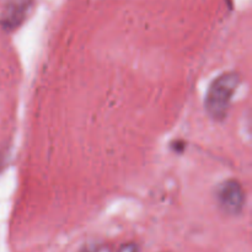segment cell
Instances as JSON below:
<instances>
[{"label": "cell", "instance_id": "obj_1", "mask_svg": "<svg viewBox=\"0 0 252 252\" xmlns=\"http://www.w3.org/2000/svg\"><path fill=\"white\" fill-rule=\"evenodd\" d=\"M239 81L238 74L229 71L219 75L211 84L206 97V110L213 120L221 121L225 118Z\"/></svg>", "mask_w": 252, "mask_h": 252}, {"label": "cell", "instance_id": "obj_2", "mask_svg": "<svg viewBox=\"0 0 252 252\" xmlns=\"http://www.w3.org/2000/svg\"><path fill=\"white\" fill-rule=\"evenodd\" d=\"M217 198L220 208L231 216L240 213L245 203L243 186L235 180H228L223 182L217 192Z\"/></svg>", "mask_w": 252, "mask_h": 252}, {"label": "cell", "instance_id": "obj_3", "mask_svg": "<svg viewBox=\"0 0 252 252\" xmlns=\"http://www.w3.org/2000/svg\"><path fill=\"white\" fill-rule=\"evenodd\" d=\"M33 0H6L2 9L0 24L2 29L11 31L19 27L31 10Z\"/></svg>", "mask_w": 252, "mask_h": 252}, {"label": "cell", "instance_id": "obj_4", "mask_svg": "<svg viewBox=\"0 0 252 252\" xmlns=\"http://www.w3.org/2000/svg\"><path fill=\"white\" fill-rule=\"evenodd\" d=\"M137 245L134 244H126V245L121 246L118 252H137Z\"/></svg>", "mask_w": 252, "mask_h": 252}, {"label": "cell", "instance_id": "obj_5", "mask_svg": "<svg viewBox=\"0 0 252 252\" xmlns=\"http://www.w3.org/2000/svg\"><path fill=\"white\" fill-rule=\"evenodd\" d=\"M91 252H112L110 248L107 246H98V248H95Z\"/></svg>", "mask_w": 252, "mask_h": 252}]
</instances>
